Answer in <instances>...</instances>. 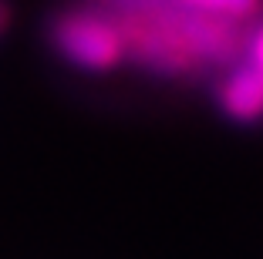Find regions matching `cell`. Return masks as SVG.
Wrapping results in <instances>:
<instances>
[{
    "instance_id": "1",
    "label": "cell",
    "mask_w": 263,
    "mask_h": 259,
    "mask_svg": "<svg viewBox=\"0 0 263 259\" xmlns=\"http://www.w3.org/2000/svg\"><path fill=\"white\" fill-rule=\"evenodd\" d=\"M51 41H54V47L68 61L81 64L88 71L115 68L122 51H125L122 34H118L115 24H108L98 14H85V10L58 17L54 27H51Z\"/></svg>"
},
{
    "instance_id": "2",
    "label": "cell",
    "mask_w": 263,
    "mask_h": 259,
    "mask_svg": "<svg viewBox=\"0 0 263 259\" xmlns=\"http://www.w3.org/2000/svg\"><path fill=\"white\" fill-rule=\"evenodd\" d=\"M219 105L236 122H256L263 118V77L253 64L236 68L219 88Z\"/></svg>"
},
{
    "instance_id": "3",
    "label": "cell",
    "mask_w": 263,
    "mask_h": 259,
    "mask_svg": "<svg viewBox=\"0 0 263 259\" xmlns=\"http://www.w3.org/2000/svg\"><path fill=\"white\" fill-rule=\"evenodd\" d=\"M182 7L199 10V14H216L230 21H247L260 10V0H179Z\"/></svg>"
},
{
    "instance_id": "4",
    "label": "cell",
    "mask_w": 263,
    "mask_h": 259,
    "mask_svg": "<svg viewBox=\"0 0 263 259\" xmlns=\"http://www.w3.org/2000/svg\"><path fill=\"white\" fill-rule=\"evenodd\" d=\"M250 64H253V68L260 71V77H263V27L253 34V47H250Z\"/></svg>"
},
{
    "instance_id": "5",
    "label": "cell",
    "mask_w": 263,
    "mask_h": 259,
    "mask_svg": "<svg viewBox=\"0 0 263 259\" xmlns=\"http://www.w3.org/2000/svg\"><path fill=\"white\" fill-rule=\"evenodd\" d=\"M7 21H10V14H7V7H4V4H0V31H4V27H7Z\"/></svg>"
}]
</instances>
